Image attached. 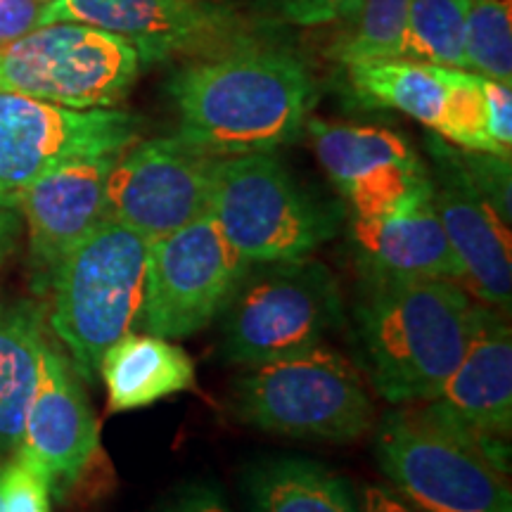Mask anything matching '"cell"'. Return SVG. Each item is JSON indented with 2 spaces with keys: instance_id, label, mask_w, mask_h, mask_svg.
Here are the masks:
<instances>
[{
  "instance_id": "cell-1",
  "label": "cell",
  "mask_w": 512,
  "mask_h": 512,
  "mask_svg": "<svg viewBox=\"0 0 512 512\" xmlns=\"http://www.w3.org/2000/svg\"><path fill=\"white\" fill-rule=\"evenodd\" d=\"M486 311L458 280L366 271L356 330L375 392L399 406L434 399Z\"/></svg>"
},
{
  "instance_id": "cell-2",
  "label": "cell",
  "mask_w": 512,
  "mask_h": 512,
  "mask_svg": "<svg viewBox=\"0 0 512 512\" xmlns=\"http://www.w3.org/2000/svg\"><path fill=\"white\" fill-rule=\"evenodd\" d=\"M181 133L214 157L271 152L304 131L313 81L297 57L256 43L185 64L169 79Z\"/></svg>"
},
{
  "instance_id": "cell-3",
  "label": "cell",
  "mask_w": 512,
  "mask_h": 512,
  "mask_svg": "<svg viewBox=\"0 0 512 512\" xmlns=\"http://www.w3.org/2000/svg\"><path fill=\"white\" fill-rule=\"evenodd\" d=\"M375 456L418 512H512L508 441L465 430L430 401L384 415Z\"/></svg>"
},
{
  "instance_id": "cell-4",
  "label": "cell",
  "mask_w": 512,
  "mask_h": 512,
  "mask_svg": "<svg viewBox=\"0 0 512 512\" xmlns=\"http://www.w3.org/2000/svg\"><path fill=\"white\" fill-rule=\"evenodd\" d=\"M150 242L105 219L64 254L50 275V328L86 380L102 356L140 323Z\"/></svg>"
},
{
  "instance_id": "cell-5",
  "label": "cell",
  "mask_w": 512,
  "mask_h": 512,
  "mask_svg": "<svg viewBox=\"0 0 512 512\" xmlns=\"http://www.w3.org/2000/svg\"><path fill=\"white\" fill-rule=\"evenodd\" d=\"M247 368L235 382V413L256 430L351 441L373 427L368 384L337 351L318 344Z\"/></svg>"
},
{
  "instance_id": "cell-6",
  "label": "cell",
  "mask_w": 512,
  "mask_h": 512,
  "mask_svg": "<svg viewBox=\"0 0 512 512\" xmlns=\"http://www.w3.org/2000/svg\"><path fill=\"white\" fill-rule=\"evenodd\" d=\"M342 320V294L325 264L302 256L252 264L221 311V354L240 366L318 347Z\"/></svg>"
},
{
  "instance_id": "cell-7",
  "label": "cell",
  "mask_w": 512,
  "mask_h": 512,
  "mask_svg": "<svg viewBox=\"0 0 512 512\" xmlns=\"http://www.w3.org/2000/svg\"><path fill=\"white\" fill-rule=\"evenodd\" d=\"M209 214L252 264L311 256L339 228L337 211L313 200L268 152L219 157Z\"/></svg>"
},
{
  "instance_id": "cell-8",
  "label": "cell",
  "mask_w": 512,
  "mask_h": 512,
  "mask_svg": "<svg viewBox=\"0 0 512 512\" xmlns=\"http://www.w3.org/2000/svg\"><path fill=\"white\" fill-rule=\"evenodd\" d=\"M140 57L119 36L57 22L0 46V93L72 110L117 107L136 83Z\"/></svg>"
},
{
  "instance_id": "cell-9",
  "label": "cell",
  "mask_w": 512,
  "mask_h": 512,
  "mask_svg": "<svg viewBox=\"0 0 512 512\" xmlns=\"http://www.w3.org/2000/svg\"><path fill=\"white\" fill-rule=\"evenodd\" d=\"M249 266L211 214L150 242L140 323L164 339L195 335L221 316Z\"/></svg>"
},
{
  "instance_id": "cell-10",
  "label": "cell",
  "mask_w": 512,
  "mask_h": 512,
  "mask_svg": "<svg viewBox=\"0 0 512 512\" xmlns=\"http://www.w3.org/2000/svg\"><path fill=\"white\" fill-rule=\"evenodd\" d=\"M143 121L117 107L72 110L24 95L0 93V195L19 192L57 166L119 155L138 143Z\"/></svg>"
},
{
  "instance_id": "cell-11",
  "label": "cell",
  "mask_w": 512,
  "mask_h": 512,
  "mask_svg": "<svg viewBox=\"0 0 512 512\" xmlns=\"http://www.w3.org/2000/svg\"><path fill=\"white\" fill-rule=\"evenodd\" d=\"M216 162L181 136L133 143L110 171L107 219L147 242L176 233L209 214Z\"/></svg>"
},
{
  "instance_id": "cell-12",
  "label": "cell",
  "mask_w": 512,
  "mask_h": 512,
  "mask_svg": "<svg viewBox=\"0 0 512 512\" xmlns=\"http://www.w3.org/2000/svg\"><path fill=\"white\" fill-rule=\"evenodd\" d=\"M57 22L119 36L143 64L174 55L207 57L252 43L242 38L240 19L211 0H48L38 27Z\"/></svg>"
},
{
  "instance_id": "cell-13",
  "label": "cell",
  "mask_w": 512,
  "mask_h": 512,
  "mask_svg": "<svg viewBox=\"0 0 512 512\" xmlns=\"http://www.w3.org/2000/svg\"><path fill=\"white\" fill-rule=\"evenodd\" d=\"M432 197L439 221L463 268V283L486 304L508 311L512 299L510 228L475 188L453 147L432 136Z\"/></svg>"
},
{
  "instance_id": "cell-14",
  "label": "cell",
  "mask_w": 512,
  "mask_h": 512,
  "mask_svg": "<svg viewBox=\"0 0 512 512\" xmlns=\"http://www.w3.org/2000/svg\"><path fill=\"white\" fill-rule=\"evenodd\" d=\"M100 451L98 420L67 356L46 342L38 363L22 444L17 453L34 463L55 496L72 491Z\"/></svg>"
},
{
  "instance_id": "cell-15",
  "label": "cell",
  "mask_w": 512,
  "mask_h": 512,
  "mask_svg": "<svg viewBox=\"0 0 512 512\" xmlns=\"http://www.w3.org/2000/svg\"><path fill=\"white\" fill-rule=\"evenodd\" d=\"M119 155L76 159L48 171L17 197V209L29 233L31 266L38 292L64 254L107 219V181Z\"/></svg>"
},
{
  "instance_id": "cell-16",
  "label": "cell",
  "mask_w": 512,
  "mask_h": 512,
  "mask_svg": "<svg viewBox=\"0 0 512 512\" xmlns=\"http://www.w3.org/2000/svg\"><path fill=\"white\" fill-rule=\"evenodd\" d=\"M318 162L347 197L351 214L373 216L430 176L427 164L399 133L380 126L306 119Z\"/></svg>"
},
{
  "instance_id": "cell-17",
  "label": "cell",
  "mask_w": 512,
  "mask_h": 512,
  "mask_svg": "<svg viewBox=\"0 0 512 512\" xmlns=\"http://www.w3.org/2000/svg\"><path fill=\"white\" fill-rule=\"evenodd\" d=\"M351 242L363 271L463 280L434 207L430 176L380 214L354 216Z\"/></svg>"
},
{
  "instance_id": "cell-18",
  "label": "cell",
  "mask_w": 512,
  "mask_h": 512,
  "mask_svg": "<svg viewBox=\"0 0 512 512\" xmlns=\"http://www.w3.org/2000/svg\"><path fill=\"white\" fill-rule=\"evenodd\" d=\"M430 403L479 437L508 441L512 430V335L498 313L486 311L460 366Z\"/></svg>"
},
{
  "instance_id": "cell-19",
  "label": "cell",
  "mask_w": 512,
  "mask_h": 512,
  "mask_svg": "<svg viewBox=\"0 0 512 512\" xmlns=\"http://www.w3.org/2000/svg\"><path fill=\"white\" fill-rule=\"evenodd\" d=\"M98 373L107 384L110 411L147 408L195 387V363L171 339L128 332L102 356Z\"/></svg>"
},
{
  "instance_id": "cell-20",
  "label": "cell",
  "mask_w": 512,
  "mask_h": 512,
  "mask_svg": "<svg viewBox=\"0 0 512 512\" xmlns=\"http://www.w3.org/2000/svg\"><path fill=\"white\" fill-rule=\"evenodd\" d=\"M43 337L36 304L0 297V460H10L22 444L24 422L34 399Z\"/></svg>"
},
{
  "instance_id": "cell-21",
  "label": "cell",
  "mask_w": 512,
  "mask_h": 512,
  "mask_svg": "<svg viewBox=\"0 0 512 512\" xmlns=\"http://www.w3.org/2000/svg\"><path fill=\"white\" fill-rule=\"evenodd\" d=\"M347 72L363 105L399 110L434 133L439 131L451 93L448 67L413 60H366L349 62Z\"/></svg>"
},
{
  "instance_id": "cell-22",
  "label": "cell",
  "mask_w": 512,
  "mask_h": 512,
  "mask_svg": "<svg viewBox=\"0 0 512 512\" xmlns=\"http://www.w3.org/2000/svg\"><path fill=\"white\" fill-rule=\"evenodd\" d=\"M252 512H361L349 484L306 458H271L245 479Z\"/></svg>"
},
{
  "instance_id": "cell-23",
  "label": "cell",
  "mask_w": 512,
  "mask_h": 512,
  "mask_svg": "<svg viewBox=\"0 0 512 512\" xmlns=\"http://www.w3.org/2000/svg\"><path fill=\"white\" fill-rule=\"evenodd\" d=\"M467 10L470 0H411L394 60L467 69Z\"/></svg>"
},
{
  "instance_id": "cell-24",
  "label": "cell",
  "mask_w": 512,
  "mask_h": 512,
  "mask_svg": "<svg viewBox=\"0 0 512 512\" xmlns=\"http://www.w3.org/2000/svg\"><path fill=\"white\" fill-rule=\"evenodd\" d=\"M467 69L505 86L512 83V0H470Z\"/></svg>"
},
{
  "instance_id": "cell-25",
  "label": "cell",
  "mask_w": 512,
  "mask_h": 512,
  "mask_svg": "<svg viewBox=\"0 0 512 512\" xmlns=\"http://www.w3.org/2000/svg\"><path fill=\"white\" fill-rule=\"evenodd\" d=\"M411 0H361L349 34L339 41L337 60H394Z\"/></svg>"
},
{
  "instance_id": "cell-26",
  "label": "cell",
  "mask_w": 512,
  "mask_h": 512,
  "mask_svg": "<svg viewBox=\"0 0 512 512\" xmlns=\"http://www.w3.org/2000/svg\"><path fill=\"white\" fill-rule=\"evenodd\" d=\"M3 512H50V489L34 463L15 453L0 475Z\"/></svg>"
},
{
  "instance_id": "cell-27",
  "label": "cell",
  "mask_w": 512,
  "mask_h": 512,
  "mask_svg": "<svg viewBox=\"0 0 512 512\" xmlns=\"http://www.w3.org/2000/svg\"><path fill=\"white\" fill-rule=\"evenodd\" d=\"M458 162L465 174L475 183V188L486 197V202L496 209V214L510 226V157L489 155V152L456 150Z\"/></svg>"
},
{
  "instance_id": "cell-28",
  "label": "cell",
  "mask_w": 512,
  "mask_h": 512,
  "mask_svg": "<svg viewBox=\"0 0 512 512\" xmlns=\"http://www.w3.org/2000/svg\"><path fill=\"white\" fill-rule=\"evenodd\" d=\"M271 8L297 27H323L332 22H354L361 0H268Z\"/></svg>"
},
{
  "instance_id": "cell-29",
  "label": "cell",
  "mask_w": 512,
  "mask_h": 512,
  "mask_svg": "<svg viewBox=\"0 0 512 512\" xmlns=\"http://www.w3.org/2000/svg\"><path fill=\"white\" fill-rule=\"evenodd\" d=\"M157 512H230V508L221 486L190 482L166 498Z\"/></svg>"
},
{
  "instance_id": "cell-30",
  "label": "cell",
  "mask_w": 512,
  "mask_h": 512,
  "mask_svg": "<svg viewBox=\"0 0 512 512\" xmlns=\"http://www.w3.org/2000/svg\"><path fill=\"white\" fill-rule=\"evenodd\" d=\"M48 0H0V46L38 29Z\"/></svg>"
},
{
  "instance_id": "cell-31",
  "label": "cell",
  "mask_w": 512,
  "mask_h": 512,
  "mask_svg": "<svg viewBox=\"0 0 512 512\" xmlns=\"http://www.w3.org/2000/svg\"><path fill=\"white\" fill-rule=\"evenodd\" d=\"M22 226V214H19L17 204L0 195V268L15 254L19 238H22Z\"/></svg>"
},
{
  "instance_id": "cell-32",
  "label": "cell",
  "mask_w": 512,
  "mask_h": 512,
  "mask_svg": "<svg viewBox=\"0 0 512 512\" xmlns=\"http://www.w3.org/2000/svg\"><path fill=\"white\" fill-rule=\"evenodd\" d=\"M361 512H418L411 503H406L403 498L392 489H384V486H366L361 496Z\"/></svg>"
},
{
  "instance_id": "cell-33",
  "label": "cell",
  "mask_w": 512,
  "mask_h": 512,
  "mask_svg": "<svg viewBox=\"0 0 512 512\" xmlns=\"http://www.w3.org/2000/svg\"><path fill=\"white\" fill-rule=\"evenodd\" d=\"M5 463H8V460H5ZM5 463H3V460H0V475H3V465ZM0 512H3V505H0Z\"/></svg>"
}]
</instances>
